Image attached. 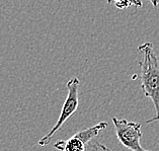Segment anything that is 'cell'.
Here are the masks:
<instances>
[{"label":"cell","mask_w":159,"mask_h":151,"mask_svg":"<svg viewBox=\"0 0 159 151\" xmlns=\"http://www.w3.org/2000/svg\"><path fill=\"white\" fill-rule=\"evenodd\" d=\"M138 52L143 55L140 61L141 89L146 98L152 100L155 109V116L147 120L146 123L159 121V57L151 42H146L138 47Z\"/></svg>","instance_id":"cell-1"},{"label":"cell","mask_w":159,"mask_h":151,"mask_svg":"<svg viewBox=\"0 0 159 151\" xmlns=\"http://www.w3.org/2000/svg\"><path fill=\"white\" fill-rule=\"evenodd\" d=\"M79 85L80 80L77 77H73L67 82V89L68 94L66 96V99L62 107L61 113L59 118L57 120V123L55 124L51 130L49 131L48 134H46L40 141L39 145L40 146H46L51 142L52 138L57 131L61 129V127L64 125L67 120L75 114V112L78 109L79 106Z\"/></svg>","instance_id":"cell-2"},{"label":"cell","mask_w":159,"mask_h":151,"mask_svg":"<svg viewBox=\"0 0 159 151\" xmlns=\"http://www.w3.org/2000/svg\"><path fill=\"white\" fill-rule=\"evenodd\" d=\"M112 123L118 140L127 149L130 151H150L143 148L140 143L142 138L141 124L116 117L112 118Z\"/></svg>","instance_id":"cell-3"},{"label":"cell","mask_w":159,"mask_h":151,"mask_svg":"<svg viewBox=\"0 0 159 151\" xmlns=\"http://www.w3.org/2000/svg\"><path fill=\"white\" fill-rule=\"evenodd\" d=\"M107 127V122H100V123L96 124V125L92 126V127H89V128H86V129L81 130V131H79V132L75 133L74 135L77 138H79L80 140L86 145L87 143L90 142L94 137L98 136L100 131L104 130Z\"/></svg>","instance_id":"cell-4"},{"label":"cell","mask_w":159,"mask_h":151,"mask_svg":"<svg viewBox=\"0 0 159 151\" xmlns=\"http://www.w3.org/2000/svg\"><path fill=\"white\" fill-rule=\"evenodd\" d=\"M54 147L60 151H85V144L75 135H73L67 140H60L56 142Z\"/></svg>","instance_id":"cell-5"},{"label":"cell","mask_w":159,"mask_h":151,"mask_svg":"<svg viewBox=\"0 0 159 151\" xmlns=\"http://www.w3.org/2000/svg\"><path fill=\"white\" fill-rule=\"evenodd\" d=\"M107 3H114L116 7L119 9H126L131 5H134L136 7H142L143 3L141 0H107Z\"/></svg>","instance_id":"cell-6"},{"label":"cell","mask_w":159,"mask_h":151,"mask_svg":"<svg viewBox=\"0 0 159 151\" xmlns=\"http://www.w3.org/2000/svg\"><path fill=\"white\" fill-rule=\"evenodd\" d=\"M91 149L93 151H111L107 146L100 142H95L91 145Z\"/></svg>","instance_id":"cell-7"},{"label":"cell","mask_w":159,"mask_h":151,"mask_svg":"<svg viewBox=\"0 0 159 151\" xmlns=\"http://www.w3.org/2000/svg\"><path fill=\"white\" fill-rule=\"evenodd\" d=\"M149 1H150L151 4L153 5L154 8H157V6L159 4V0H149Z\"/></svg>","instance_id":"cell-8"}]
</instances>
